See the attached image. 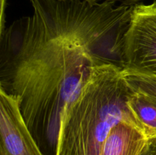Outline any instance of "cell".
<instances>
[{
  "label": "cell",
  "instance_id": "cell-5",
  "mask_svg": "<svg viewBox=\"0 0 156 155\" xmlns=\"http://www.w3.org/2000/svg\"><path fill=\"white\" fill-rule=\"evenodd\" d=\"M149 141L133 121L123 120L109 132L101 155H141Z\"/></svg>",
  "mask_w": 156,
  "mask_h": 155
},
{
  "label": "cell",
  "instance_id": "cell-8",
  "mask_svg": "<svg viewBox=\"0 0 156 155\" xmlns=\"http://www.w3.org/2000/svg\"><path fill=\"white\" fill-rule=\"evenodd\" d=\"M81 1L88 2L91 3H97V2H111L117 3L119 2L120 4L128 5H134L136 4H139L141 2L144 0H81Z\"/></svg>",
  "mask_w": 156,
  "mask_h": 155
},
{
  "label": "cell",
  "instance_id": "cell-4",
  "mask_svg": "<svg viewBox=\"0 0 156 155\" xmlns=\"http://www.w3.org/2000/svg\"><path fill=\"white\" fill-rule=\"evenodd\" d=\"M0 155H44L23 119L18 100L2 89Z\"/></svg>",
  "mask_w": 156,
  "mask_h": 155
},
{
  "label": "cell",
  "instance_id": "cell-6",
  "mask_svg": "<svg viewBox=\"0 0 156 155\" xmlns=\"http://www.w3.org/2000/svg\"><path fill=\"white\" fill-rule=\"evenodd\" d=\"M127 106L137 126L146 138L149 141L156 139V97L133 90Z\"/></svg>",
  "mask_w": 156,
  "mask_h": 155
},
{
  "label": "cell",
  "instance_id": "cell-2",
  "mask_svg": "<svg viewBox=\"0 0 156 155\" xmlns=\"http://www.w3.org/2000/svg\"><path fill=\"white\" fill-rule=\"evenodd\" d=\"M123 69L117 64L94 68L64 112L55 155H101L114 126L123 120L136 123L127 106L133 90Z\"/></svg>",
  "mask_w": 156,
  "mask_h": 155
},
{
  "label": "cell",
  "instance_id": "cell-1",
  "mask_svg": "<svg viewBox=\"0 0 156 155\" xmlns=\"http://www.w3.org/2000/svg\"><path fill=\"white\" fill-rule=\"evenodd\" d=\"M32 16L1 34L0 89L18 100L44 155H55L66 109L95 67L122 66L121 47L133 5L111 2L30 0ZM123 68V67H122Z\"/></svg>",
  "mask_w": 156,
  "mask_h": 155
},
{
  "label": "cell",
  "instance_id": "cell-9",
  "mask_svg": "<svg viewBox=\"0 0 156 155\" xmlns=\"http://www.w3.org/2000/svg\"><path fill=\"white\" fill-rule=\"evenodd\" d=\"M141 155H156V139L149 141Z\"/></svg>",
  "mask_w": 156,
  "mask_h": 155
},
{
  "label": "cell",
  "instance_id": "cell-3",
  "mask_svg": "<svg viewBox=\"0 0 156 155\" xmlns=\"http://www.w3.org/2000/svg\"><path fill=\"white\" fill-rule=\"evenodd\" d=\"M123 69L156 77V0L136 4L123 34Z\"/></svg>",
  "mask_w": 156,
  "mask_h": 155
},
{
  "label": "cell",
  "instance_id": "cell-7",
  "mask_svg": "<svg viewBox=\"0 0 156 155\" xmlns=\"http://www.w3.org/2000/svg\"><path fill=\"white\" fill-rule=\"evenodd\" d=\"M123 74L131 89L156 97V77L125 69Z\"/></svg>",
  "mask_w": 156,
  "mask_h": 155
}]
</instances>
